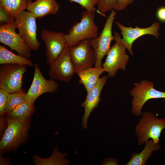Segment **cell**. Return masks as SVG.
I'll return each mask as SVG.
<instances>
[{
  "instance_id": "obj_1",
  "label": "cell",
  "mask_w": 165,
  "mask_h": 165,
  "mask_svg": "<svg viewBox=\"0 0 165 165\" xmlns=\"http://www.w3.org/2000/svg\"><path fill=\"white\" fill-rule=\"evenodd\" d=\"M95 16V13L86 10L82 12L81 21L75 23L68 33L64 34L68 47L75 45L84 39H94L98 36V27L94 21Z\"/></svg>"
},
{
  "instance_id": "obj_2",
  "label": "cell",
  "mask_w": 165,
  "mask_h": 165,
  "mask_svg": "<svg viewBox=\"0 0 165 165\" xmlns=\"http://www.w3.org/2000/svg\"><path fill=\"white\" fill-rule=\"evenodd\" d=\"M7 127L0 142V149L6 152L16 149L28 139L31 120L21 121L6 118Z\"/></svg>"
},
{
  "instance_id": "obj_3",
  "label": "cell",
  "mask_w": 165,
  "mask_h": 165,
  "mask_svg": "<svg viewBox=\"0 0 165 165\" xmlns=\"http://www.w3.org/2000/svg\"><path fill=\"white\" fill-rule=\"evenodd\" d=\"M137 125L135 130L140 146L149 139L159 143L162 130L165 128V118H158L154 113L146 112Z\"/></svg>"
},
{
  "instance_id": "obj_4",
  "label": "cell",
  "mask_w": 165,
  "mask_h": 165,
  "mask_svg": "<svg viewBox=\"0 0 165 165\" xmlns=\"http://www.w3.org/2000/svg\"><path fill=\"white\" fill-rule=\"evenodd\" d=\"M134 87L130 93L133 97L131 101L132 113L136 116L141 114V109L145 104L151 99L165 98V92H163L155 89L152 82L143 80L140 82H135Z\"/></svg>"
},
{
  "instance_id": "obj_5",
  "label": "cell",
  "mask_w": 165,
  "mask_h": 165,
  "mask_svg": "<svg viewBox=\"0 0 165 165\" xmlns=\"http://www.w3.org/2000/svg\"><path fill=\"white\" fill-rule=\"evenodd\" d=\"M116 15L115 9L112 10L99 35L95 38L90 39L91 46L95 56V67L102 66V61L111 48V41L114 40L112 29Z\"/></svg>"
},
{
  "instance_id": "obj_6",
  "label": "cell",
  "mask_w": 165,
  "mask_h": 165,
  "mask_svg": "<svg viewBox=\"0 0 165 165\" xmlns=\"http://www.w3.org/2000/svg\"><path fill=\"white\" fill-rule=\"evenodd\" d=\"M27 71L26 66L4 64L0 66V89L9 93L21 90L23 79Z\"/></svg>"
},
{
  "instance_id": "obj_7",
  "label": "cell",
  "mask_w": 165,
  "mask_h": 165,
  "mask_svg": "<svg viewBox=\"0 0 165 165\" xmlns=\"http://www.w3.org/2000/svg\"><path fill=\"white\" fill-rule=\"evenodd\" d=\"M36 19L30 12L24 10L16 16L14 22L19 33L31 51L38 50L40 46L37 37Z\"/></svg>"
},
{
  "instance_id": "obj_8",
  "label": "cell",
  "mask_w": 165,
  "mask_h": 165,
  "mask_svg": "<svg viewBox=\"0 0 165 165\" xmlns=\"http://www.w3.org/2000/svg\"><path fill=\"white\" fill-rule=\"evenodd\" d=\"M114 40L116 42L108 52L105 60L102 64L104 72L108 73L109 78L114 77L119 69L125 71L129 58L126 54V47L121 42L114 33Z\"/></svg>"
},
{
  "instance_id": "obj_9",
  "label": "cell",
  "mask_w": 165,
  "mask_h": 165,
  "mask_svg": "<svg viewBox=\"0 0 165 165\" xmlns=\"http://www.w3.org/2000/svg\"><path fill=\"white\" fill-rule=\"evenodd\" d=\"M90 39H84L75 45L68 47L75 73L95 64V56L91 46Z\"/></svg>"
},
{
  "instance_id": "obj_10",
  "label": "cell",
  "mask_w": 165,
  "mask_h": 165,
  "mask_svg": "<svg viewBox=\"0 0 165 165\" xmlns=\"http://www.w3.org/2000/svg\"><path fill=\"white\" fill-rule=\"evenodd\" d=\"M35 71L31 84L26 93V101L32 105L40 96L46 93H55L59 85L55 80L47 79L42 74L37 63L34 65Z\"/></svg>"
},
{
  "instance_id": "obj_11",
  "label": "cell",
  "mask_w": 165,
  "mask_h": 165,
  "mask_svg": "<svg viewBox=\"0 0 165 165\" xmlns=\"http://www.w3.org/2000/svg\"><path fill=\"white\" fill-rule=\"evenodd\" d=\"M118 28L121 31L122 35L121 38L119 33L114 32L121 42L126 47L132 55L133 53L132 50V46L134 42L141 36L149 34L154 36L158 38L160 35L158 31L160 27V24L156 22L153 23L151 26L148 28H141L136 27L133 28L131 27H127L123 26L119 22H115Z\"/></svg>"
},
{
  "instance_id": "obj_12",
  "label": "cell",
  "mask_w": 165,
  "mask_h": 165,
  "mask_svg": "<svg viewBox=\"0 0 165 165\" xmlns=\"http://www.w3.org/2000/svg\"><path fill=\"white\" fill-rule=\"evenodd\" d=\"M14 22L2 24L0 26V42L16 51L18 54L29 58L31 56V50L18 33Z\"/></svg>"
},
{
  "instance_id": "obj_13",
  "label": "cell",
  "mask_w": 165,
  "mask_h": 165,
  "mask_svg": "<svg viewBox=\"0 0 165 165\" xmlns=\"http://www.w3.org/2000/svg\"><path fill=\"white\" fill-rule=\"evenodd\" d=\"M63 33L43 30L40 37L46 48V63L50 66L68 47Z\"/></svg>"
},
{
  "instance_id": "obj_14",
  "label": "cell",
  "mask_w": 165,
  "mask_h": 165,
  "mask_svg": "<svg viewBox=\"0 0 165 165\" xmlns=\"http://www.w3.org/2000/svg\"><path fill=\"white\" fill-rule=\"evenodd\" d=\"M50 66L49 75L51 79L67 83L71 81L75 72L68 46Z\"/></svg>"
},
{
  "instance_id": "obj_15",
  "label": "cell",
  "mask_w": 165,
  "mask_h": 165,
  "mask_svg": "<svg viewBox=\"0 0 165 165\" xmlns=\"http://www.w3.org/2000/svg\"><path fill=\"white\" fill-rule=\"evenodd\" d=\"M107 80L106 76L100 78L96 85L87 93L85 101L81 104L82 107L84 108L82 125L85 130L87 128L88 119L91 113L98 106L101 100V92Z\"/></svg>"
},
{
  "instance_id": "obj_16",
  "label": "cell",
  "mask_w": 165,
  "mask_h": 165,
  "mask_svg": "<svg viewBox=\"0 0 165 165\" xmlns=\"http://www.w3.org/2000/svg\"><path fill=\"white\" fill-rule=\"evenodd\" d=\"M59 8L56 0H36L28 3L26 9L36 18H40L48 15H56Z\"/></svg>"
},
{
  "instance_id": "obj_17",
  "label": "cell",
  "mask_w": 165,
  "mask_h": 165,
  "mask_svg": "<svg viewBox=\"0 0 165 165\" xmlns=\"http://www.w3.org/2000/svg\"><path fill=\"white\" fill-rule=\"evenodd\" d=\"M104 72L102 66L89 68L76 73L79 77V82L84 86L87 93L96 85Z\"/></svg>"
},
{
  "instance_id": "obj_18",
  "label": "cell",
  "mask_w": 165,
  "mask_h": 165,
  "mask_svg": "<svg viewBox=\"0 0 165 165\" xmlns=\"http://www.w3.org/2000/svg\"><path fill=\"white\" fill-rule=\"evenodd\" d=\"M145 143V147L142 151L139 153L132 154L126 165H145L152 153L161 148L159 143H155L151 139L147 140Z\"/></svg>"
},
{
  "instance_id": "obj_19",
  "label": "cell",
  "mask_w": 165,
  "mask_h": 165,
  "mask_svg": "<svg viewBox=\"0 0 165 165\" xmlns=\"http://www.w3.org/2000/svg\"><path fill=\"white\" fill-rule=\"evenodd\" d=\"M0 64H16L30 67L34 65L32 61L28 58L13 53L2 45H0Z\"/></svg>"
},
{
  "instance_id": "obj_20",
  "label": "cell",
  "mask_w": 165,
  "mask_h": 165,
  "mask_svg": "<svg viewBox=\"0 0 165 165\" xmlns=\"http://www.w3.org/2000/svg\"><path fill=\"white\" fill-rule=\"evenodd\" d=\"M67 154L59 152L57 147H55L51 155L47 158H42L37 155L33 156L35 165H68L70 161L66 159Z\"/></svg>"
},
{
  "instance_id": "obj_21",
  "label": "cell",
  "mask_w": 165,
  "mask_h": 165,
  "mask_svg": "<svg viewBox=\"0 0 165 165\" xmlns=\"http://www.w3.org/2000/svg\"><path fill=\"white\" fill-rule=\"evenodd\" d=\"M35 111V108L34 105H32L25 101L6 114L8 118L26 121L30 119Z\"/></svg>"
},
{
  "instance_id": "obj_22",
  "label": "cell",
  "mask_w": 165,
  "mask_h": 165,
  "mask_svg": "<svg viewBox=\"0 0 165 165\" xmlns=\"http://www.w3.org/2000/svg\"><path fill=\"white\" fill-rule=\"evenodd\" d=\"M28 0H0V6L11 14L15 18L26 9Z\"/></svg>"
},
{
  "instance_id": "obj_23",
  "label": "cell",
  "mask_w": 165,
  "mask_h": 165,
  "mask_svg": "<svg viewBox=\"0 0 165 165\" xmlns=\"http://www.w3.org/2000/svg\"><path fill=\"white\" fill-rule=\"evenodd\" d=\"M26 93L24 90L9 94L6 110V114L26 101Z\"/></svg>"
},
{
  "instance_id": "obj_24",
  "label": "cell",
  "mask_w": 165,
  "mask_h": 165,
  "mask_svg": "<svg viewBox=\"0 0 165 165\" xmlns=\"http://www.w3.org/2000/svg\"><path fill=\"white\" fill-rule=\"evenodd\" d=\"M116 2V0H97L96 12L101 16L106 17L108 11L115 9Z\"/></svg>"
},
{
  "instance_id": "obj_25",
  "label": "cell",
  "mask_w": 165,
  "mask_h": 165,
  "mask_svg": "<svg viewBox=\"0 0 165 165\" xmlns=\"http://www.w3.org/2000/svg\"><path fill=\"white\" fill-rule=\"evenodd\" d=\"M71 2H75L79 4L86 10L93 13L96 11L95 6L97 5V0H68Z\"/></svg>"
},
{
  "instance_id": "obj_26",
  "label": "cell",
  "mask_w": 165,
  "mask_h": 165,
  "mask_svg": "<svg viewBox=\"0 0 165 165\" xmlns=\"http://www.w3.org/2000/svg\"><path fill=\"white\" fill-rule=\"evenodd\" d=\"M15 18L8 11L0 6V23L1 24L13 23Z\"/></svg>"
},
{
  "instance_id": "obj_27",
  "label": "cell",
  "mask_w": 165,
  "mask_h": 165,
  "mask_svg": "<svg viewBox=\"0 0 165 165\" xmlns=\"http://www.w3.org/2000/svg\"><path fill=\"white\" fill-rule=\"evenodd\" d=\"M9 93L0 89V115L3 116L6 113V110Z\"/></svg>"
},
{
  "instance_id": "obj_28",
  "label": "cell",
  "mask_w": 165,
  "mask_h": 165,
  "mask_svg": "<svg viewBox=\"0 0 165 165\" xmlns=\"http://www.w3.org/2000/svg\"><path fill=\"white\" fill-rule=\"evenodd\" d=\"M134 0H116L114 9L118 11L124 9L126 7L133 3Z\"/></svg>"
},
{
  "instance_id": "obj_29",
  "label": "cell",
  "mask_w": 165,
  "mask_h": 165,
  "mask_svg": "<svg viewBox=\"0 0 165 165\" xmlns=\"http://www.w3.org/2000/svg\"><path fill=\"white\" fill-rule=\"evenodd\" d=\"M156 16L158 20L162 23H165V6L159 8L156 12Z\"/></svg>"
},
{
  "instance_id": "obj_30",
  "label": "cell",
  "mask_w": 165,
  "mask_h": 165,
  "mask_svg": "<svg viewBox=\"0 0 165 165\" xmlns=\"http://www.w3.org/2000/svg\"><path fill=\"white\" fill-rule=\"evenodd\" d=\"M118 160L115 159L109 158L107 159H104L102 165H117Z\"/></svg>"
},
{
  "instance_id": "obj_31",
  "label": "cell",
  "mask_w": 165,
  "mask_h": 165,
  "mask_svg": "<svg viewBox=\"0 0 165 165\" xmlns=\"http://www.w3.org/2000/svg\"><path fill=\"white\" fill-rule=\"evenodd\" d=\"M33 0H28V3L32 2Z\"/></svg>"
}]
</instances>
